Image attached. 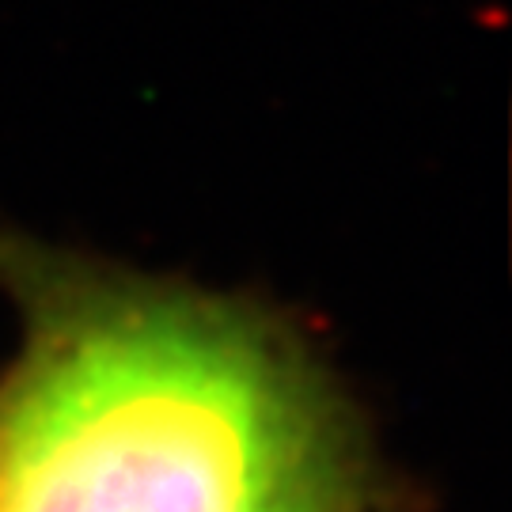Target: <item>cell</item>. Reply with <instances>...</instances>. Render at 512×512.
Returning a JSON list of instances; mask_svg holds the SVG:
<instances>
[{
    "label": "cell",
    "mask_w": 512,
    "mask_h": 512,
    "mask_svg": "<svg viewBox=\"0 0 512 512\" xmlns=\"http://www.w3.org/2000/svg\"><path fill=\"white\" fill-rule=\"evenodd\" d=\"M0 512H391L361 414L285 311L0 232Z\"/></svg>",
    "instance_id": "cell-1"
}]
</instances>
